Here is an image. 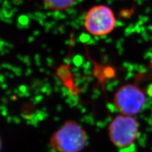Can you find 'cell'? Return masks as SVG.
Here are the masks:
<instances>
[{
    "instance_id": "cell-2",
    "label": "cell",
    "mask_w": 152,
    "mask_h": 152,
    "mask_svg": "<svg viewBox=\"0 0 152 152\" xmlns=\"http://www.w3.org/2000/svg\"><path fill=\"white\" fill-rule=\"evenodd\" d=\"M137 133L138 123L130 115H118L108 126V134L112 142L121 148L132 145L137 138Z\"/></svg>"
},
{
    "instance_id": "cell-6",
    "label": "cell",
    "mask_w": 152,
    "mask_h": 152,
    "mask_svg": "<svg viewBox=\"0 0 152 152\" xmlns=\"http://www.w3.org/2000/svg\"><path fill=\"white\" fill-rule=\"evenodd\" d=\"M58 75L61 79L63 80L64 84L72 91L77 93V89L75 88L74 83L72 80V77L69 70V65H62L58 70Z\"/></svg>"
},
{
    "instance_id": "cell-7",
    "label": "cell",
    "mask_w": 152,
    "mask_h": 152,
    "mask_svg": "<svg viewBox=\"0 0 152 152\" xmlns=\"http://www.w3.org/2000/svg\"><path fill=\"white\" fill-rule=\"evenodd\" d=\"M2 148V141L1 139V137H0V151H1Z\"/></svg>"
},
{
    "instance_id": "cell-1",
    "label": "cell",
    "mask_w": 152,
    "mask_h": 152,
    "mask_svg": "<svg viewBox=\"0 0 152 152\" xmlns=\"http://www.w3.org/2000/svg\"><path fill=\"white\" fill-rule=\"evenodd\" d=\"M87 133L77 122L66 121L55 131L50 139V144L58 152H80L86 146Z\"/></svg>"
},
{
    "instance_id": "cell-5",
    "label": "cell",
    "mask_w": 152,
    "mask_h": 152,
    "mask_svg": "<svg viewBox=\"0 0 152 152\" xmlns=\"http://www.w3.org/2000/svg\"><path fill=\"white\" fill-rule=\"evenodd\" d=\"M45 6L52 11H64L70 8L75 0H42Z\"/></svg>"
},
{
    "instance_id": "cell-4",
    "label": "cell",
    "mask_w": 152,
    "mask_h": 152,
    "mask_svg": "<svg viewBox=\"0 0 152 152\" xmlns=\"http://www.w3.org/2000/svg\"><path fill=\"white\" fill-rule=\"evenodd\" d=\"M113 102L122 114L132 116L142 110L146 102V97L139 88L133 84H127L116 91Z\"/></svg>"
},
{
    "instance_id": "cell-3",
    "label": "cell",
    "mask_w": 152,
    "mask_h": 152,
    "mask_svg": "<svg viewBox=\"0 0 152 152\" xmlns=\"http://www.w3.org/2000/svg\"><path fill=\"white\" fill-rule=\"evenodd\" d=\"M116 26V18L112 9L105 5H96L89 10L85 17L84 26L93 36H102L110 33Z\"/></svg>"
}]
</instances>
